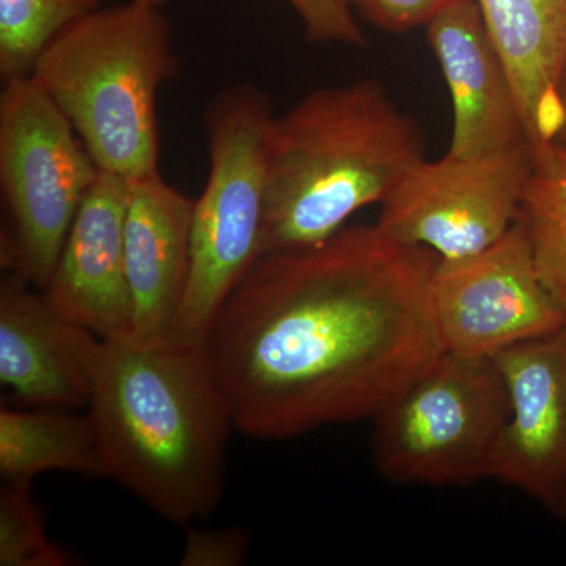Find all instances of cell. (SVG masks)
<instances>
[{"mask_svg":"<svg viewBox=\"0 0 566 566\" xmlns=\"http://www.w3.org/2000/svg\"><path fill=\"white\" fill-rule=\"evenodd\" d=\"M509 416L494 357L444 352L371 417L376 469L400 485L490 479Z\"/></svg>","mask_w":566,"mask_h":566,"instance_id":"obj_7","label":"cell"},{"mask_svg":"<svg viewBox=\"0 0 566 566\" xmlns=\"http://www.w3.org/2000/svg\"><path fill=\"white\" fill-rule=\"evenodd\" d=\"M98 337L13 273L0 282V382L28 408L88 406Z\"/></svg>","mask_w":566,"mask_h":566,"instance_id":"obj_11","label":"cell"},{"mask_svg":"<svg viewBox=\"0 0 566 566\" xmlns=\"http://www.w3.org/2000/svg\"><path fill=\"white\" fill-rule=\"evenodd\" d=\"M422 159L419 128L382 82L307 93L271 123L262 255L324 243Z\"/></svg>","mask_w":566,"mask_h":566,"instance_id":"obj_3","label":"cell"},{"mask_svg":"<svg viewBox=\"0 0 566 566\" xmlns=\"http://www.w3.org/2000/svg\"><path fill=\"white\" fill-rule=\"evenodd\" d=\"M352 9L359 11L365 21L392 33L427 28L436 14L455 0H346Z\"/></svg>","mask_w":566,"mask_h":566,"instance_id":"obj_22","label":"cell"},{"mask_svg":"<svg viewBox=\"0 0 566 566\" xmlns=\"http://www.w3.org/2000/svg\"><path fill=\"white\" fill-rule=\"evenodd\" d=\"M128 196V181L99 172L44 289L59 311L104 340L133 335L125 268Z\"/></svg>","mask_w":566,"mask_h":566,"instance_id":"obj_13","label":"cell"},{"mask_svg":"<svg viewBox=\"0 0 566 566\" xmlns=\"http://www.w3.org/2000/svg\"><path fill=\"white\" fill-rule=\"evenodd\" d=\"M139 2L147 3V6L159 7V9H161L166 0H139Z\"/></svg>","mask_w":566,"mask_h":566,"instance_id":"obj_24","label":"cell"},{"mask_svg":"<svg viewBox=\"0 0 566 566\" xmlns=\"http://www.w3.org/2000/svg\"><path fill=\"white\" fill-rule=\"evenodd\" d=\"M87 411L109 479L178 526L214 515L234 424L203 346L98 338Z\"/></svg>","mask_w":566,"mask_h":566,"instance_id":"obj_2","label":"cell"},{"mask_svg":"<svg viewBox=\"0 0 566 566\" xmlns=\"http://www.w3.org/2000/svg\"><path fill=\"white\" fill-rule=\"evenodd\" d=\"M430 301L444 352L463 356L494 357L566 324L564 311L539 277L520 218L485 251L439 259Z\"/></svg>","mask_w":566,"mask_h":566,"instance_id":"obj_9","label":"cell"},{"mask_svg":"<svg viewBox=\"0 0 566 566\" xmlns=\"http://www.w3.org/2000/svg\"><path fill=\"white\" fill-rule=\"evenodd\" d=\"M251 535L243 527L191 528L182 546V566H240L248 560Z\"/></svg>","mask_w":566,"mask_h":566,"instance_id":"obj_21","label":"cell"},{"mask_svg":"<svg viewBox=\"0 0 566 566\" xmlns=\"http://www.w3.org/2000/svg\"><path fill=\"white\" fill-rule=\"evenodd\" d=\"M193 203L161 174L129 182L125 268L136 340H161L172 326L191 263Z\"/></svg>","mask_w":566,"mask_h":566,"instance_id":"obj_14","label":"cell"},{"mask_svg":"<svg viewBox=\"0 0 566 566\" xmlns=\"http://www.w3.org/2000/svg\"><path fill=\"white\" fill-rule=\"evenodd\" d=\"M270 99L251 84L219 92L205 112L208 170L193 203L191 263L166 338L203 346L219 312L262 256Z\"/></svg>","mask_w":566,"mask_h":566,"instance_id":"obj_5","label":"cell"},{"mask_svg":"<svg viewBox=\"0 0 566 566\" xmlns=\"http://www.w3.org/2000/svg\"><path fill=\"white\" fill-rule=\"evenodd\" d=\"M504 63L535 166L556 153L565 125L566 0H475Z\"/></svg>","mask_w":566,"mask_h":566,"instance_id":"obj_15","label":"cell"},{"mask_svg":"<svg viewBox=\"0 0 566 566\" xmlns=\"http://www.w3.org/2000/svg\"><path fill=\"white\" fill-rule=\"evenodd\" d=\"M438 262L378 223L263 253L203 345L234 430L282 441L371 419L444 353L430 301Z\"/></svg>","mask_w":566,"mask_h":566,"instance_id":"obj_1","label":"cell"},{"mask_svg":"<svg viewBox=\"0 0 566 566\" xmlns=\"http://www.w3.org/2000/svg\"><path fill=\"white\" fill-rule=\"evenodd\" d=\"M107 476L102 442L91 415L69 409H0V475L32 483L44 472Z\"/></svg>","mask_w":566,"mask_h":566,"instance_id":"obj_16","label":"cell"},{"mask_svg":"<svg viewBox=\"0 0 566 566\" xmlns=\"http://www.w3.org/2000/svg\"><path fill=\"white\" fill-rule=\"evenodd\" d=\"M536 270L566 316V161L535 166L520 212Z\"/></svg>","mask_w":566,"mask_h":566,"instance_id":"obj_17","label":"cell"},{"mask_svg":"<svg viewBox=\"0 0 566 566\" xmlns=\"http://www.w3.org/2000/svg\"><path fill=\"white\" fill-rule=\"evenodd\" d=\"M178 70L170 22L159 7L132 0L59 33L32 76L96 166L133 182L159 174L158 93Z\"/></svg>","mask_w":566,"mask_h":566,"instance_id":"obj_4","label":"cell"},{"mask_svg":"<svg viewBox=\"0 0 566 566\" xmlns=\"http://www.w3.org/2000/svg\"><path fill=\"white\" fill-rule=\"evenodd\" d=\"M535 170L528 145L416 164L381 202L378 227L400 243L458 260L497 243L517 221Z\"/></svg>","mask_w":566,"mask_h":566,"instance_id":"obj_8","label":"cell"},{"mask_svg":"<svg viewBox=\"0 0 566 566\" xmlns=\"http://www.w3.org/2000/svg\"><path fill=\"white\" fill-rule=\"evenodd\" d=\"M102 9V0H0V76H28L59 33Z\"/></svg>","mask_w":566,"mask_h":566,"instance_id":"obj_18","label":"cell"},{"mask_svg":"<svg viewBox=\"0 0 566 566\" xmlns=\"http://www.w3.org/2000/svg\"><path fill=\"white\" fill-rule=\"evenodd\" d=\"M564 109H565V125L564 129H562L560 137H558L556 145V155L560 156L562 159L566 161V76L564 82Z\"/></svg>","mask_w":566,"mask_h":566,"instance_id":"obj_23","label":"cell"},{"mask_svg":"<svg viewBox=\"0 0 566 566\" xmlns=\"http://www.w3.org/2000/svg\"><path fill=\"white\" fill-rule=\"evenodd\" d=\"M99 169L80 134L39 81H3L0 191L7 211L0 256L6 273L44 290Z\"/></svg>","mask_w":566,"mask_h":566,"instance_id":"obj_6","label":"cell"},{"mask_svg":"<svg viewBox=\"0 0 566 566\" xmlns=\"http://www.w3.org/2000/svg\"><path fill=\"white\" fill-rule=\"evenodd\" d=\"M494 359L510 416L490 479L516 488L566 523V324Z\"/></svg>","mask_w":566,"mask_h":566,"instance_id":"obj_10","label":"cell"},{"mask_svg":"<svg viewBox=\"0 0 566 566\" xmlns=\"http://www.w3.org/2000/svg\"><path fill=\"white\" fill-rule=\"evenodd\" d=\"M69 551L48 536L32 483H6L0 493V565H76Z\"/></svg>","mask_w":566,"mask_h":566,"instance_id":"obj_19","label":"cell"},{"mask_svg":"<svg viewBox=\"0 0 566 566\" xmlns=\"http://www.w3.org/2000/svg\"><path fill=\"white\" fill-rule=\"evenodd\" d=\"M303 21L305 36L312 43H337L363 48L367 44L353 9L346 0H289Z\"/></svg>","mask_w":566,"mask_h":566,"instance_id":"obj_20","label":"cell"},{"mask_svg":"<svg viewBox=\"0 0 566 566\" xmlns=\"http://www.w3.org/2000/svg\"><path fill=\"white\" fill-rule=\"evenodd\" d=\"M427 33L452 96L447 155L471 158L528 145L515 91L475 0L450 3L428 22Z\"/></svg>","mask_w":566,"mask_h":566,"instance_id":"obj_12","label":"cell"}]
</instances>
